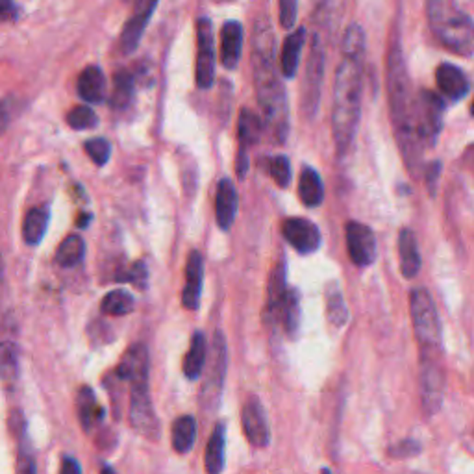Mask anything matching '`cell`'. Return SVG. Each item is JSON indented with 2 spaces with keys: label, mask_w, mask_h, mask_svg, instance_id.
Returning a JSON list of instances; mask_svg holds the SVG:
<instances>
[{
  "label": "cell",
  "mask_w": 474,
  "mask_h": 474,
  "mask_svg": "<svg viewBox=\"0 0 474 474\" xmlns=\"http://www.w3.org/2000/svg\"><path fill=\"white\" fill-rule=\"evenodd\" d=\"M76 411H78V421L84 426L86 431H93L102 423V419H105V409H102V406L97 402L93 389L88 385H82L78 389Z\"/></svg>",
  "instance_id": "cell-20"
},
{
  "label": "cell",
  "mask_w": 474,
  "mask_h": 474,
  "mask_svg": "<svg viewBox=\"0 0 474 474\" xmlns=\"http://www.w3.org/2000/svg\"><path fill=\"white\" fill-rule=\"evenodd\" d=\"M290 287L285 285V263L280 261L271 275L269 291H267V317L271 322H276V315L280 312V306L287 295Z\"/></svg>",
  "instance_id": "cell-26"
},
{
  "label": "cell",
  "mask_w": 474,
  "mask_h": 474,
  "mask_svg": "<svg viewBox=\"0 0 474 474\" xmlns=\"http://www.w3.org/2000/svg\"><path fill=\"white\" fill-rule=\"evenodd\" d=\"M346 251L350 260L358 267H367L377 258V237L375 232L363 222L350 221L345 229Z\"/></svg>",
  "instance_id": "cell-12"
},
{
  "label": "cell",
  "mask_w": 474,
  "mask_h": 474,
  "mask_svg": "<svg viewBox=\"0 0 474 474\" xmlns=\"http://www.w3.org/2000/svg\"><path fill=\"white\" fill-rule=\"evenodd\" d=\"M421 450H423V448H421V443H419V441H416V439H404V441H400V443H397V445L391 447V448L387 450V455H389L391 458H395V460H402V458L417 456Z\"/></svg>",
  "instance_id": "cell-42"
},
{
  "label": "cell",
  "mask_w": 474,
  "mask_h": 474,
  "mask_svg": "<svg viewBox=\"0 0 474 474\" xmlns=\"http://www.w3.org/2000/svg\"><path fill=\"white\" fill-rule=\"evenodd\" d=\"M17 17V6L13 0H0V23H8Z\"/></svg>",
  "instance_id": "cell-46"
},
{
  "label": "cell",
  "mask_w": 474,
  "mask_h": 474,
  "mask_svg": "<svg viewBox=\"0 0 474 474\" xmlns=\"http://www.w3.org/2000/svg\"><path fill=\"white\" fill-rule=\"evenodd\" d=\"M409 314L421 353L423 350H443V332L438 307L424 287H417V290L409 293Z\"/></svg>",
  "instance_id": "cell-6"
},
{
  "label": "cell",
  "mask_w": 474,
  "mask_h": 474,
  "mask_svg": "<svg viewBox=\"0 0 474 474\" xmlns=\"http://www.w3.org/2000/svg\"><path fill=\"white\" fill-rule=\"evenodd\" d=\"M322 474H332V470H330V469H322Z\"/></svg>",
  "instance_id": "cell-51"
},
{
  "label": "cell",
  "mask_w": 474,
  "mask_h": 474,
  "mask_svg": "<svg viewBox=\"0 0 474 474\" xmlns=\"http://www.w3.org/2000/svg\"><path fill=\"white\" fill-rule=\"evenodd\" d=\"M78 95L88 102H102L106 97V76L100 67L91 66L78 78Z\"/></svg>",
  "instance_id": "cell-24"
},
{
  "label": "cell",
  "mask_w": 474,
  "mask_h": 474,
  "mask_svg": "<svg viewBox=\"0 0 474 474\" xmlns=\"http://www.w3.org/2000/svg\"><path fill=\"white\" fill-rule=\"evenodd\" d=\"M285 241L300 254H312L321 246V232L317 226L307 219H285L282 224Z\"/></svg>",
  "instance_id": "cell-13"
},
{
  "label": "cell",
  "mask_w": 474,
  "mask_h": 474,
  "mask_svg": "<svg viewBox=\"0 0 474 474\" xmlns=\"http://www.w3.org/2000/svg\"><path fill=\"white\" fill-rule=\"evenodd\" d=\"M115 377L130 384V424L137 434L151 441L159 439V423L149 395V350L132 345L115 369Z\"/></svg>",
  "instance_id": "cell-4"
},
{
  "label": "cell",
  "mask_w": 474,
  "mask_h": 474,
  "mask_svg": "<svg viewBox=\"0 0 474 474\" xmlns=\"http://www.w3.org/2000/svg\"><path fill=\"white\" fill-rule=\"evenodd\" d=\"M158 3L159 0H137L136 10H134L132 17L127 20V25H125V28H122V34H120L122 52L130 54L137 49L141 35H143V32H145Z\"/></svg>",
  "instance_id": "cell-15"
},
{
  "label": "cell",
  "mask_w": 474,
  "mask_h": 474,
  "mask_svg": "<svg viewBox=\"0 0 474 474\" xmlns=\"http://www.w3.org/2000/svg\"><path fill=\"white\" fill-rule=\"evenodd\" d=\"M134 304L136 302H134V297L130 293L122 291V290H115L102 299L100 310L105 312L106 315H112V317H122V315L132 314Z\"/></svg>",
  "instance_id": "cell-35"
},
{
  "label": "cell",
  "mask_w": 474,
  "mask_h": 474,
  "mask_svg": "<svg viewBox=\"0 0 474 474\" xmlns=\"http://www.w3.org/2000/svg\"><path fill=\"white\" fill-rule=\"evenodd\" d=\"M147 278H149V273H147V267H145V263H143V261L134 263L132 267H128V269L125 273H120L117 276L119 282H130L136 287H139V290H145V287H147Z\"/></svg>",
  "instance_id": "cell-41"
},
{
  "label": "cell",
  "mask_w": 474,
  "mask_h": 474,
  "mask_svg": "<svg viewBox=\"0 0 474 474\" xmlns=\"http://www.w3.org/2000/svg\"><path fill=\"white\" fill-rule=\"evenodd\" d=\"M89 221H91V215H89V214H84V215H80V217H78L76 226H78V229H86V226L89 224Z\"/></svg>",
  "instance_id": "cell-49"
},
{
  "label": "cell",
  "mask_w": 474,
  "mask_h": 474,
  "mask_svg": "<svg viewBox=\"0 0 474 474\" xmlns=\"http://www.w3.org/2000/svg\"><path fill=\"white\" fill-rule=\"evenodd\" d=\"M387 95H389L391 119H393L399 147L402 151L408 169L416 175L421 167L423 143L414 125V97L416 95L411 93L402 49L397 43V39L391 43V49L387 52Z\"/></svg>",
  "instance_id": "cell-2"
},
{
  "label": "cell",
  "mask_w": 474,
  "mask_h": 474,
  "mask_svg": "<svg viewBox=\"0 0 474 474\" xmlns=\"http://www.w3.org/2000/svg\"><path fill=\"white\" fill-rule=\"evenodd\" d=\"M326 315L330 324H334L338 328L345 326L348 321V307L336 282L328 284L326 287Z\"/></svg>",
  "instance_id": "cell-31"
},
{
  "label": "cell",
  "mask_w": 474,
  "mask_h": 474,
  "mask_svg": "<svg viewBox=\"0 0 474 474\" xmlns=\"http://www.w3.org/2000/svg\"><path fill=\"white\" fill-rule=\"evenodd\" d=\"M197 438V421L191 416H182L173 423V448L178 455H188Z\"/></svg>",
  "instance_id": "cell-30"
},
{
  "label": "cell",
  "mask_w": 474,
  "mask_h": 474,
  "mask_svg": "<svg viewBox=\"0 0 474 474\" xmlns=\"http://www.w3.org/2000/svg\"><path fill=\"white\" fill-rule=\"evenodd\" d=\"M243 51V27L229 20L221 30V61L226 69H236Z\"/></svg>",
  "instance_id": "cell-17"
},
{
  "label": "cell",
  "mask_w": 474,
  "mask_h": 474,
  "mask_svg": "<svg viewBox=\"0 0 474 474\" xmlns=\"http://www.w3.org/2000/svg\"><path fill=\"white\" fill-rule=\"evenodd\" d=\"M361 89L363 61L343 56V61L336 71L332 106V132L339 156L350 149L356 136L361 115Z\"/></svg>",
  "instance_id": "cell-3"
},
{
  "label": "cell",
  "mask_w": 474,
  "mask_h": 474,
  "mask_svg": "<svg viewBox=\"0 0 474 474\" xmlns=\"http://www.w3.org/2000/svg\"><path fill=\"white\" fill-rule=\"evenodd\" d=\"M17 474H37L34 456L30 455V450H27L25 447H20V448H19V456H17Z\"/></svg>",
  "instance_id": "cell-44"
},
{
  "label": "cell",
  "mask_w": 474,
  "mask_h": 474,
  "mask_svg": "<svg viewBox=\"0 0 474 474\" xmlns=\"http://www.w3.org/2000/svg\"><path fill=\"white\" fill-rule=\"evenodd\" d=\"M343 56L365 59V32L358 23L348 25L343 37Z\"/></svg>",
  "instance_id": "cell-36"
},
{
  "label": "cell",
  "mask_w": 474,
  "mask_h": 474,
  "mask_svg": "<svg viewBox=\"0 0 474 474\" xmlns=\"http://www.w3.org/2000/svg\"><path fill=\"white\" fill-rule=\"evenodd\" d=\"M241 424H243L245 436H246V439H249L251 445L260 447V448L269 445V441H271L269 423H267L265 409L256 397H251L243 406Z\"/></svg>",
  "instance_id": "cell-14"
},
{
  "label": "cell",
  "mask_w": 474,
  "mask_h": 474,
  "mask_svg": "<svg viewBox=\"0 0 474 474\" xmlns=\"http://www.w3.org/2000/svg\"><path fill=\"white\" fill-rule=\"evenodd\" d=\"M324 76V52L319 37L315 35L312 41L310 56L306 61V74L302 84V110L307 117H314L321 100V88Z\"/></svg>",
  "instance_id": "cell-10"
},
{
  "label": "cell",
  "mask_w": 474,
  "mask_h": 474,
  "mask_svg": "<svg viewBox=\"0 0 474 474\" xmlns=\"http://www.w3.org/2000/svg\"><path fill=\"white\" fill-rule=\"evenodd\" d=\"M224 448H226V426L224 423H217L212 438L206 447V472L208 474H221L224 469Z\"/></svg>",
  "instance_id": "cell-25"
},
{
  "label": "cell",
  "mask_w": 474,
  "mask_h": 474,
  "mask_svg": "<svg viewBox=\"0 0 474 474\" xmlns=\"http://www.w3.org/2000/svg\"><path fill=\"white\" fill-rule=\"evenodd\" d=\"M215 78V49L210 19L197 20V86L210 89Z\"/></svg>",
  "instance_id": "cell-11"
},
{
  "label": "cell",
  "mask_w": 474,
  "mask_h": 474,
  "mask_svg": "<svg viewBox=\"0 0 474 474\" xmlns=\"http://www.w3.org/2000/svg\"><path fill=\"white\" fill-rule=\"evenodd\" d=\"M443 113L445 102L438 93L421 89L414 97V125L423 147L428 143H431V145L436 143L443 127Z\"/></svg>",
  "instance_id": "cell-9"
},
{
  "label": "cell",
  "mask_w": 474,
  "mask_h": 474,
  "mask_svg": "<svg viewBox=\"0 0 474 474\" xmlns=\"http://www.w3.org/2000/svg\"><path fill=\"white\" fill-rule=\"evenodd\" d=\"M59 474H82V469L74 458H64V462H61Z\"/></svg>",
  "instance_id": "cell-47"
},
{
  "label": "cell",
  "mask_w": 474,
  "mask_h": 474,
  "mask_svg": "<svg viewBox=\"0 0 474 474\" xmlns=\"http://www.w3.org/2000/svg\"><path fill=\"white\" fill-rule=\"evenodd\" d=\"M239 145H254V143L260 139L261 134V122L260 117L256 113H253L251 110H243L239 115Z\"/></svg>",
  "instance_id": "cell-37"
},
{
  "label": "cell",
  "mask_w": 474,
  "mask_h": 474,
  "mask_svg": "<svg viewBox=\"0 0 474 474\" xmlns=\"http://www.w3.org/2000/svg\"><path fill=\"white\" fill-rule=\"evenodd\" d=\"M134 97V76L127 71H119L113 76V88L110 95V105L115 110L127 108Z\"/></svg>",
  "instance_id": "cell-33"
},
{
  "label": "cell",
  "mask_w": 474,
  "mask_h": 474,
  "mask_svg": "<svg viewBox=\"0 0 474 474\" xmlns=\"http://www.w3.org/2000/svg\"><path fill=\"white\" fill-rule=\"evenodd\" d=\"M226 367H229V350L221 332L214 334L212 350L208 353L204 367V384L198 393V404L206 414H212L219 406V399L222 393V384L226 377Z\"/></svg>",
  "instance_id": "cell-7"
},
{
  "label": "cell",
  "mask_w": 474,
  "mask_h": 474,
  "mask_svg": "<svg viewBox=\"0 0 474 474\" xmlns=\"http://www.w3.org/2000/svg\"><path fill=\"white\" fill-rule=\"evenodd\" d=\"M51 221V210L49 206H39V208H34L28 212L23 222V236L28 245H39L41 239L45 237L47 226Z\"/></svg>",
  "instance_id": "cell-28"
},
{
  "label": "cell",
  "mask_w": 474,
  "mask_h": 474,
  "mask_svg": "<svg viewBox=\"0 0 474 474\" xmlns=\"http://www.w3.org/2000/svg\"><path fill=\"white\" fill-rule=\"evenodd\" d=\"M19 378V348L12 341L0 343V380L12 385Z\"/></svg>",
  "instance_id": "cell-32"
},
{
  "label": "cell",
  "mask_w": 474,
  "mask_h": 474,
  "mask_svg": "<svg viewBox=\"0 0 474 474\" xmlns=\"http://www.w3.org/2000/svg\"><path fill=\"white\" fill-rule=\"evenodd\" d=\"M304 41H306V30L299 28L293 34H290L284 41L282 54H280V67L282 74L285 78H293L299 69V61H300V52L304 49Z\"/></svg>",
  "instance_id": "cell-22"
},
{
  "label": "cell",
  "mask_w": 474,
  "mask_h": 474,
  "mask_svg": "<svg viewBox=\"0 0 474 474\" xmlns=\"http://www.w3.org/2000/svg\"><path fill=\"white\" fill-rule=\"evenodd\" d=\"M299 197L307 208H315L321 206L324 198V185L319 173L312 167H304L299 180Z\"/></svg>",
  "instance_id": "cell-27"
},
{
  "label": "cell",
  "mask_w": 474,
  "mask_h": 474,
  "mask_svg": "<svg viewBox=\"0 0 474 474\" xmlns=\"http://www.w3.org/2000/svg\"><path fill=\"white\" fill-rule=\"evenodd\" d=\"M443 350H423L421 353V399L428 417L438 414L445 395V370L441 361Z\"/></svg>",
  "instance_id": "cell-8"
},
{
  "label": "cell",
  "mask_w": 474,
  "mask_h": 474,
  "mask_svg": "<svg viewBox=\"0 0 474 474\" xmlns=\"http://www.w3.org/2000/svg\"><path fill=\"white\" fill-rule=\"evenodd\" d=\"M436 82H438L439 91L452 100L463 98L470 89V84H469L465 73L452 64H441L438 67Z\"/></svg>",
  "instance_id": "cell-19"
},
{
  "label": "cell",
  "mask_w": 474,
  "mask_h": 474,
  "mask_svg": "<svg viewBox=\"0 0 474 474\" xmlns=\"http://www.w3.org/2000/svg\"><path fill=\"white\" fill-rule=\"evenodd\" d=\"M67 122L74 130H89L97 125L98 117L95 115V112L89 106H76L69 112Z\"/></svg>",
  "instance_id": "cell-38"
},
{
  "label": "cell",
  "mask_w": 474,
  "mask_h": 474,
  "mask_svg": "<svg viewBox=\"0 0 474 474\" xmlns=\"http://www.w3.org/2000/svg\"><path fill=\"white\" fill-rule=\"evenodd\" d=\"M276 322L282 324L287 336H295L300 324V299L297 290H287V295L280 306V312L276 315Z\"/></svg>",
  "instance_id": "cell-29"
},
{
  "label": "cell",
  "mask_w": 474,
  "mask_h": 474,
  "mask_svg": "<svg viewBox=\"0 0 474 474\" xmlns=\"http://www.w3.org/2000/svg\"><path fill=\"white\" fill-rule=\"evenodd\" d=\"M439 175H441V163L439 161H431L426 167V185H428V190L431 193H434V190H436V183H438Z\"/></svg>",
  "instance_id": "cell-45"
},
{
  "label": "cell",
  "mask_w": 474,
  "mask_h": 474,
  "mask_svg": "<svg viewBox=\"0 0 474 474\" xmlns=\"http://www.w3.org/2000/svg\"><path fill=\"white\" fill-rule=\"evenodd\" d=\"M86 254V245L84 239L80 236H69L64 243L58 246L56 251V261L61 267H74L82 261Z\"/></svg>",
  "instance_id": "cell-34"
},
{
  "label": "cell",
  "mask_w": 474,
  "mask_h": 474,
  "mask_svg": "<svg viewBox=\"0 0 474 474\" xmlns=\"http://www.w3.org/2000/svg\"><path fill=\"white\" fill-rule=\"evenodd\" d=\"M399 256H400V271L404 278H416L421 271V254L414 232L404 229L399 234Z\"/></svg>",
  "instance_id": "cell-21"
},
{
  "label": "cell",
  "mask_w": 474,
  "mask_h": 474,
  "mask_svg": "<svg viewBox=\"0 0 474 474\" xmlns=\"http://www.w3.org/2000/svg\"><path fill=\"white\" fill-rule=\"evenodd\" d=\"M10 105L8 100L0 102V132H3L6 127H8V120H10Z\"/></svg>",
  "instance_id": "cell-48"
},
{
  "label": "cell",
  "mask_w": 474,
  "mask_h": 474,
  "mask_svg": "<svg viewBox=\"0 0 474 474\" xmlns=\"http://www.w3.org/2000/svg\"><path fill=\"white\" fill-rule=\"evenodd\" d=\"M86 152L95 165L102 167V165L108 163V159L112 156V145L105 137H95V139H89L86 143Z\"/></svg>",
  "instance_id": "cell-39"
},
{
  "label": "cell",
  "mask_w": 474,
  "mask_h": 474,
  "mask_svg": "<svg viewBox=\"0 0 474 474\" xmlns=\"http://www.w3.org/2000/svg\"><path fill=\"white\" fill-rule=\"evenodd\" d=\"M206 360H208V348H206V339L202 332H195L188 353L183 356V377L188 380H197L204 373Z\"/></svg>",
  "instance_id": "cell-23"
},
{
  "label": "cell",
  "mask_w": 474,
  "mask_h": 474,
  "mask_svg": "<svg viewBox=\"0 0 474 474\" xmlns=\"http://www.w3.org/2000/svg\"><path fill=\"white\" fill-rule=\"evenodd\" d=\"M280 4V25L290 30L297 23V4L299 0H278Z\"/></svg>",
  "instance_id": "cell-43"
},
{
  "label": "cell",
  "mask_w": 474,
  "mask_h": 474,
  "mask_svg": "<svg viewBox=\"0 0 474 474\" xmlns=\"http://www.w3.org/2000/svg\"><path fill=\"white\" fill-rule=\"evenodd\" d=\"M102 474H115V470L112 467H105L102 469Z\"/></svg>",
  "instance_id": "cell-50"
},
{
  "label": "cell",
  "mask_w": 474,
  "mask_h": 474,
  "mask_svg": "<svg viewBox=\"0 0 474 474\" xmlns=\"http://www.w3.org/2000/svg\"><path fill=\"white\" fill-rule=\"evenodd\" d=\"M470 113L474 115V100H472V105H470Z\"/></svg>",
  "instance_id": "cell-52"
},
{
  "label": "cell",
  "mask_w": 474,
  "mask_h": 474,
  "mask_svg": "<svg viewBox=\"0 0 474 474\" xmlns=\"http://www.w3.org/2000/svg\"><path fill=\"white\" fill-rule=\"evenodd\" d=\"M253 69L260 106L273 136L284 143L290 130V112H287L285 89L275 67V35L265 20L256 23L254 28Z\"/></svg>",
  "instance_id": "cell-1"
},
{
  "label": "cell",
  "mask_w": 474,
  "mask_h": 474,
  "mask_svg": "<svg viewBox=\"0 0 474 474\" xmlns=\"http://www.w3.org/2000/svg\"><path fill=\"white\" fill-rule=\"evenodd\" d=\"M428 23L448 51L460 56L474 52V20L452 0H430Z\"/></svg>",
  "instance_id": "cell-5"
},
{
  "label": "cell",
  "mask_w": 474,
  "mask_h": 474,
  "mask_svg": "<svg viewBox=\"0 0 474 474\" xmlns=\"http://www.w3.org/2000/svg\"><path fill=\"white\" fill-rule=\"evenodd\" d=\"M202 280H204V261L200 253L193 251L185 263V285L182 291V304L188 310H197L202 295Z\"/></svg>",
  "instance_id": "cell-16"
},
{
  "label": "cell",
  "mask_w": 474,
  "mask_h": 474,
  "mask_svg": "<svg viewBox=\"0 0 474 474\" xmlns=\"http://www.w3.org/2000/svg\"><path fill=\"white\" fill-rule=\"evenodd\" d=\"M237 214V191L230 180H221L215 195V217L222 230H229Z\"/></svg>",
  "instance_id": "cell-18"
},
{
  "label": "cell",
  "mask_w": 474,
  "mask_h": 474,
  "mask_svg": "<svg viewBox=\"0 0 474 474\" xmlns=\"http://www.w3.org/2000/svg\"><path fill=\"white\" fill-rule=\"evenodd\" d=\"M269 171H271L273 180L280 185V188H287V185H290V182H291V163L285 156H275L271 159Z\"/></svg>",
  "instance_id": "cell-40"
}]
</instances>
